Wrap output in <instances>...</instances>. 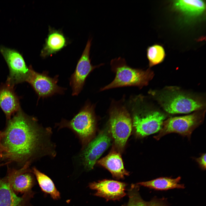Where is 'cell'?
Here are the masks:
<instances>
[{
  "label": "cell",
  "instance_id": "cell-1",
  "mask_svg": "<svg viewBox=\"0 0 206 206\" xmlns=\"http://www.w3.org/2000/svg\"><path fill=\"white\" fill-rule=\"evenodd\" d=\"M3 132L2 143L6 150L4 157L11 160L22 163L36 156L55 155L50 129L39 126L36 119L21 108L9 119Z\"/></svg>",
  "mask_w": 206,
  "mask_h": 206
},
{
  "label": "cell",
  "instance_id": "cell-3",
  "mask_svg": "<svg viewBox=\"0 0 206 206\" xmlns=\"http://www.w3.org/2000/svg\"><path fill=\"white\" fill-rule=\"evenodd\" d=\"M111 65L116 73L115 77L111 83L101 88V91L131 86L142 88L147 85L154 76L153 72L149 69L144 70L131 68L120 57L112 59Z\"/></svg>",
  "mask_w": 206,
  "mask_h": 206
},
{
  "label": "cell",
  "instance_id": "cell-9",
  "mask_svg": "<svg viewBox=\"0 0 206 206\" xmlns=\"http://www.w3.org/2000/svg\"><path fill=\"white\" fill-rule=\"evenodd\" d=\"M58 75L50 77L47 71L41 73L35 71L30 66L29 74L26 82L29 84L38 96L39 100L52 96L56 94H63L66 90L60 87L57 83Z\"/></svg>",
  "mask_w": 206,
  "mask_h": 206
},
{
  "label": "cell",
  "instance_id": "cell-25",
  "mask_svg": "<svg viewBox=\"0 0 206 206\" xmlns=\"http://www.w3.org/2000/svg\"><path fill=\"white\" fill-rule=\"evenodd\" d=\"M147 206H165L160 202L153 201L147 203Z\"/></svg>",
  "mask_w": 206,
  "mask_h": 206
},
{
  "label": "cell",
  "instance_id": "cell-26",
  "mask_svg": "<svg viewBox=\"0 0 206 206\" xmlns=\"http://www.w3.org/2000/svg\"></svg>",
  "mask_w": 206,
  "mask_h": 206
},
{
  "label": "cell",
  "instance_id": "cell-13",
  "mask_svg": "<svg viewBox=\"0 0 206 206\" xmlns=\"http://www.w3.org/2000/svg\"><path fill=\"white\" fill-rule=\"evenodd\" d=\"M126 186L124 183L108 179L94 182L89 185L90 189L96 191L94 195L107 201L119 200L125 196Z\"/></svg>",
  "mask_w": 206,
  "mask_h": 206
},
{
  "label": "cell",
  "instance_id": "cell-20",
  "mask_svg": "<svg viewBox=\"0 0 206 206\" xmlns=\"http://www.w3.org/2000/svg\"><path fill=\"white\" fill-rule=\"evenodd\" d=\"M180 179V177L175 179L161 177L149 181L140 182L136 184L159 190L183 188L184 185L179 183Z\"/></svg>",
  "mask_w": 206,
  "mask_h": 206
},
{
  "label": "cell",
  "instance_id": "cell-14",
  "mask_svg": "<svg viewBox=\"0 0 206 206\" xmlns=\"http://www.w3.org/2000/svg\"><path fill=\"white\" fill-rule=\"evenodd\" d=\"M29 163L19 170L9 171L7 176L11 188L16 193H23L32 191L36 184L35 178L27 170Z\"/></svg>",
  "mask_w": 206,
  "mask_h": 206
},
{
  "label": "cell",
  "instance_id": "cell-19",
  "mask_svg": "<svg viewBox=\"0 0 206 206\" xmlns=\"http://www.w3.org/2000/svg\"><path fill=\"white\" fill-rule=\"evenodd\" d=\"M32 172L35 176L42 191L50 195L54 200L60 198V194L52 179L47 176L34 167Z\"/></svg>",
  "mask_w": 206,
  "mask_h": 206
},
{
  "label": "cell",
  "instance_id": "cell-12",
  "mask_svg": "<svg viewBox=\"0 0 206 206\" xmlns=\"http://www.w3.org/2000/svg\"><path fill=\"white\" fill-rule=\"evenodd\" d=\"M35 193L32 190L18 196L10 186L7 176L0 178V206H33L30 200Z\"/></svg>",
  "mask_w": 206,
  "mask_h": 206
},
{
  "label": "cell",
  "instance_id": "cell-17",
  "mask_svg": "<svg viewBox=\"0 0 206 206\" xmlns=\"http://www.w3.org/2000/svg\"><path fill=\"white\" fill-rule=\"evenodd\" d=\"M97 163L108 170L112 176L118 179L129 175L124 168L120 152L113 148L106 156L97 161Z\"/></svg>",
  "mask_w": 206,
  "mask_h": 206
},
{
  "label": "cell",
  "instance_id": "cell-7",
  "mask_svg": "<svg viewBox=\"0 0 206 206\" xmlns=\"http://www.w3.org/2000/svg\"><path fill=\"white\" fill-rule=\"evenodd\" d=\"M204 113L200 110L189 115L169 118L164 121L159 133L154 138L158 140L171 133L190 137L193 130L201 122Z\"/></svg>",
  "mask_w": 206,
  "mask_h": 206
},
{
  "label": "cell",
  "instance_id": "cell-24",
  "mask_svg": "<svg viewBox=\"0 0 206 206\" xmlns=\"http://www.w3.org/2000/svg\"><path fill=\"white\" fill-rule=\"evenodd\" d=\"M3 134V132L0 131V156L1 157H3L6 152V150L2 143Z\"/></svg>",
  "mask_w": 206,
  "mask_h": 206
},
{
  "label": "cell",
  "instance_id": "cell-10",
  "mask_svg": "<svg viewBox=\"0 0 206 206\" xmlns=\"http://www.w3.org/2000/svg\"><path fill=\"white\" fill-rule=\"evenodd\" d=\"M111 136L108 129L102 131L87 144L80 155L85 169H92L98 159L110 146Z\"/></svg>",
  "mask_w": 206,
  "mask_h": 206
},
{
  "label": "cell",
  "instance_id": "cell-2",
  "mask_svg": "<svg viewBox=\"0 0 206 206\" xmlns=\"http://www.w3.org/2000/svg\"><path fill=\"white\" fill-rule=\"evenodd\" d=\"M149 93L167 112L171 114H186L202 110L205 106L200 97L175 87H165Z\"/></svg>",
  "mask_w": 206,
  "mask_h": 206
},
{
  "label": "cell",
  "instance_id": "cell-6",
  "mask_svg": "<svg viewBox=\"0 0 206 206\" xmlns=\"http://www.w3.org/2000/svg\"><path fill=\"white\" fill-rule=\"evenodd\" d=\"M110 114L108 129L116 149L120 153L132 130V119L127 110L123 106L113 108Z\"/></svg>",
  "mask_w": 206,
  "mask_h": 206
},
{
  "label": "cell",
  "instance_id": "cell-22",
  "mask_svg": "<svg viewBox=\"0 0 206 206\" xmlns=\"http://www.w3.org/2000/svg\"><path fill=\"white\" fill-rule=\"evenodd\" d=\"M137 185H132L129 193V200L126 206H147L138 192Z\"/></svg>",
  "mask_w": 206,
  "mask_h": 206
},
{
  "label": "cell",
  "instance_id": "cell-18",
  "mask_svg": "<svg viewBox=\"0 0 206 206\" xmlns=\"http://www.w3.org/2000/svg\"><path fill=\"white\" fill-rule=\"evenodd\" d=\"M173 5L177 10L186 14L197 16L202 14L205 9V4L203 0L175 1Z\"/></svg>",
  "mask_w": 206,
  "mask_h": 206
},
{
  "label": "cell",
  "instance_id": "cell-15",
  "mask_svg": "<svg viewBox=\"0 0 206 206\" xmlns=\"http://www.w3.org/2000/svg\"><path fill=\"white\" fill-rule=\"evenodd\" d=\"M19 96L15 91L14 86L7 82L0 85V107L7 119L21 108Z\"/></svg>",
  "mask_w": 206,
  "mask_h": 206
},
{
  "label": "cell",
  "instance_id": "cell-11",
  "mask_svg": "<svg viewBox=\"0 0 206 206\" xmlns=\"http://www.w3.org/2000/svg\"><path fill=\"white\" fill-rule=\"evenodd\" d=\"M91 39H89L81 56L78 62L75 70L69 79L73 96H78L83 89L86 79L90 73L95 68L103 64L93 66L90 59V51Z\"/></svg>",
  "mask_w": 206,
  "mask_h": 206
},
{
  "label": "cell",
  "instance_id": "cell-8",
  "mask_svg": "<svg viewBox=\"0 0 206 206\" xmlns=\"http://www.w3.org/2000/svg\"><path fill=\"white\" fill-rule=\"evenodd\" d=\"M0 52L9 69V74L6 82L11 85L26 82L30 71L23 57L18 52L3 46L0 47Z\"/></svg>",
  "mask_w": 206,
  "mask_h": 206
},
{
  "label": "cell",
  "instance_id": "cell-21",
  "mask_svg": "<svg viewBox=\"0 0 206 206\" xmlns=\"http://www.w3.org/2000/svg\"><path fill=\"white\" fill-rule=\"evenodd\" d=\"M146 55L150 67L162 62L166 56L164 48L159 44L148 47L146 49Z\"/></svg>",
  "mask_w": 206,
  "mask_h": 206
},
{
  "label": "cell",
  "instance_id": "cell-16",
  "mask_svg": "<svg viewBox=\"0 0 206 206\" xmlns=\"http://www.w3.org/2000/svg\"><path fill=\"white\" fill-rule=\"evenodd\" d=\"M68 41L62 31L49 27L47 36L41 50L40 56L43 58L56 54L66 47Z\"/></svg>",
  "mask_w": 206,
  "mask_h": 206
},
{
  "label": "cell",
  "instance_id": "cell-23",
  "mask_svg": "<svg viewBox=\"0 0 206 206\" xmlns=\"http://www.w3.org/2000/svg\"><path fill=\"white\" fill-rule=\"evenodd\" d=\"M206 154H203L199 158L197 159L196 161L200 166L203 169L206 168Z\"/></svg>",
  "mask_w": 206,
  "mask_h": 206
},
{
  "label": "cell",
  "instance_id": "cell-5",
  "mask_svg": "<svg viewBox=\"0 0 206 206\" xmlns=\"http://www.w3.org/2000/svg\"><path fill=\"white\" fill-rule=\"evenodd\" d=\"M93 105L87 102L70 120L63 119L59 124L60 128L67 127L78 136L82 144L90 141L95 131L96 119Z\"/></svg>",
  "mask_w": 206,
  "mask_h": 206
},
{
  "label": "cell",
  "instance_id": "cell-4",
  "mask_svg": "<svg viewBox=\"0 0 206 206\" xmlns=\"http://www.w3.org/2000/svg\"><path fill=\"white\" fill-rule=\"evenodd\" d=\"M133 110L132 123L135 133L142 137L161 129L165 115L160 111L144 104H138Z\"/></svg>",
  "mask_w": 206,
  "mask_h": 206
}]
</instances>
